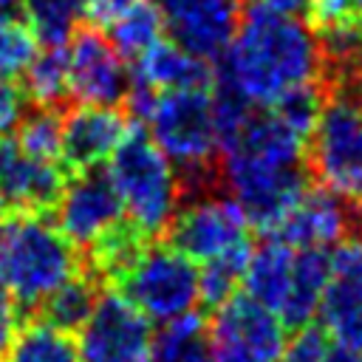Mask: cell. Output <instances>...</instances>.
I'll list each match as a JSON object with an SVG mask.
<instances>
[{
  "label": "cell",
  "instance_id": "1",
  "mask_svg": "<svg viewBox=\"0 0 362 362\" xmlns=\"http://www.w3.org/2000/svg\"><path fill=\"white\" fill-rule=\"evenodd\" d=\"M218 59L221 68L212 79L249 107H272L291 90L320 85L328 74L320 40L308 23L255 0L243 6L240 23Z\"/></svg>",
  "mask_w": 362,
  "mask_h": 362
},
{
  "label": "cell",
  "instance_id": "2",
  "mask_svg": "<svg viewBox=\"0 0 362 362\" xmlns=\"http://www.w3.org/2000/svg\"><path fill=\"white\" fill-rule=\"evenodd\" d=\"M305 139L308 136L274 107H255L221 147L226 195L240 206L249 226L274 232L308 187Z\"/></svg>",
  "mask_w": 362,
  "mask_h": 362
},
{
  "label": "cell",
  "instance_id": "3",
  "mask_svg": "<svg viewBox=\"0 0 362 362\" xmlns=\"http://www.w3.org/2000/svg\"><path fill=\"white\" fill-rule=\"evenodd\" d=\"M124 99L144 122V133L178 167L181 175L198 178L212 167L215 156L221 153V136L212 110V85L158 93L141 85H130Z\"/></svg>",
  "mask_w": 362,
  "mask_h": 362
},
{
  "label": "cell",
  "instance_id": "4",
  "mask_svg": "<svg viewBox=\"0 0 362 362\" xmlns=\"http://www.w3.org/2000/svg\"><path fill=\"white\" fill-rule=\"evenodd\" d=\"M79 272L76 246L45 215H11L0 226V288L17 305H40Z\"/></svg>",
  "mask_w": 362,
  "mask_h": 362
},
{
  "label": "cell",
  "instance_id": "5",
  "mask_svg": "<svg viewBox=\"0 0 362 362\" xmlns=\"http://www.w3.org/2000/svg\"><path fill=\"white\" fill-rule=\"evenodd\" d=\"M105 175L122 204L124 221L141 235L167 232L181 206V173L144 130H130L105 161Z\"/></svg>",
  "mask_w": 362,
  "mask_h": 362
},
{
  "label": "cell",
  "instance_id": "6",
  "mask_svg": "<svg viewBox=\"0 0 362 362\" xmlns=\"http://www.w3.org/2000/svg\"><path fill=\"white\" fill-rule=\"evenodd\" d=\"M305 170L348 206H362V102L356 93L339 88L322 96L305 139Z\"/></svg>",
  "mask_w": 362,
  "mask_h": 362
},
{
  "label": "cell",
  "instance_id": "7",
  "mask_svg": "<svg viewBox=\"0 0 362 362\" xmlns=\"http://www.w3.org/2000/svg\"><path fill=\"white\" fill-rule=\"evenodd\" d=\"M116 291L150 322H173L201 305L198 263L173 243H141V249L113 277Z\"/></svg>",
  "mask_w": 362,
  "mask_h": 362
},
{
  "label": "cell",
  "instance_id": "8",
  "mask_svg": "<svg viewBox=\"0 0 362 362\" xmlns=\"http://www.w3.org/2000/svg\"><path fill=\"white\" fill-rule=\"evenodd\" d=\"M204 331L212 362H277L288 342V325L249 294L218 303Z\"/></svg>",
  "mask_w": 362,
  "mask_h": 362
},
{
  "label": "cell",
  "instance_id": "9",
  "mask_svg": "<svg viewBox=\"0 0 362 362\" xmlns=\"http://www.w3.org/2000/svg\"><path fill=\"white\" fill-rule=\"evenodd\" d=\"M167 232L170 243L198 266L249 249V221L229 195L198 192L181 201Z\"/></svg>",
  "mask_w": 362,
  "mask_h": 362
},
{
  "label": "cell",
  "instance_id": "10",
  "mask_svg": "<svg viewBox=\"0 0 362 362\" xmlns=\"http://www.w3.org/2000/svg\"><path fill=\"white\" fill-rule=\"evenodd\" d=\"M74 342L79 362H150L153 322L113 288L96 294Z\"/></svg>",
  "mask_w": 362,
  "mask_h": 362
},
{
  "label": "cell",
  "instance_id": "11",
  "mask_svg": "<svg viewBox=\"0 0 362 362\" xmlns=\"http://www.w3.org/2000/svg\"><path fill=\"white\" fill-rule=\"evenodd\" d=\"M68 93L79 105H116L127 96L133 76L124 57L99 28H76L65 45Z\"/></svg>",
  "mask_w": 362,
  "mask_h": 362
},
{
  "label": "cell",
  "instance_id": "12",
  "mask_svg": "<svg viewBox=\"0 0 362 362\" xmlns=\"http://www.w3.org/2000/svg\"><path fill=\"white\" fill-rule=\"evenodd\" d=\"M161 17L164 34L184 51L212 62L218 59L243 11V0H150Z\"/></svg>",
  "mask_w": 362,
  "mask_h": 362
},
{
  "label": "cell",
  "instance_id": "13",
  "mask_svg": "<svg viewBox=\"0 0 362 362\" xmlns=\"http://www.w3.org/2000/svg\"><path fill=\"white\" fill-rule=\"evenodd\" d=\"M322 334L362 348V238H345L328 252V280L317 311Z\"/></svg>",
  "mask_w": 362,
  "mask_h": 362
},
{
  "label": "cell",
  "instance_id": "14",
  "mask_svg": "<svg viewBox=\"0 0 362 362\" xmlns=\"http://www.w3.org/2000/svg\"><path fill=\"white\" fill-rule=\"evenodd\" d=\"M57 226L79 249H90L119 223H124L122 204L105 173L85 170L65 181L57 204Z\"/></svg>",
  "mask_w": 362,
  "mask_h": 362
},
{
  "label": "cell",
  "instance_id": "15",
  "mask_svg": "<svg viewBox=\"0 0 362 362\" xmlns=\"http://www.w3.org/2000/svg\"><path fill=\"white\" fill-rule=\"evenodd\" d=\"M124 133L127 119L116 105H76L62 116L59 161L74 173L96 170L110 158Z\"/></svg>",
  "mask_w": 362,
  "mask_h": 362
},
{
  "label": "cell",
  "instance_id": "16",
  "mask_svg": "<svg viewBox=\"0 0 362 362\" xmlns=\"http://www.w3.org/2000/svg\"><path fill=\"white\" fill-rule=\"evenodd\" d=\"M351 226L354 218L345 201H339L322 187H305L303 195L283 215V221L274 226V238H280L291 249L331 252L339 240L351 235Z\"/></svg>",
  "mask_w": 362,
  "mask_h": 362
},
{
  "label": "cell",
  "instance_id": "17",
  "mask_svg": "<svg viewBox=\"0 0 362 362\" xmlns=\"http://www.w3.org/2000/svg\"><path fill=\"white\" fill-rule=\"evenodd\" d=\"M65 181L59 161L25 156L8 144L0 167V209L8 215H42L54 209Z\"/></svg>",
  "mask_w": 362,
  "mask_h": 362
},
{
  "label": "cell",
  "instance_id": "18",
  "mask_svg": "<svg viewBox=\"0 0 362 362\" xmlns=\"http://www.w3.org/2000/svg\"><path fill=\"white\" fill-rule=\"evenodd\" d=\"M212 68L206 59L184 51L173 40L153 42L144 54L133 59V85H141L153 93L175 90V88H206L212 85Z\"/></svg>",
  "mask_w": 362,
  "mask_h": 362
},
{
  "label": "cell",
  "instance_id": "19",
  "mask_svg": "<svg viewBox=\"0 0 362 362\" xmlns=\"http://www.w3.org/2000/svg\"><path fill=\"white\" fill-rule=\"evenodd\" d=\"M294 255L297 249H291L280 238H272L257 249H249L243 280H240L243 294H249L252 300H257L260 305H266L280 317V308L288 294L291 272H294Z\"/></svg>",
  "mask_w": 362,
  "mask_h": 362
},
{
  "label": "cell",
  "instance_id": "20",
  "mask_svg": "<svg viewBox=\"0 0 362 362\" xmlns=\"http://www.w3.org/2000/svg\"><path fill=\"white\" fill-rule=\"evenodd\" d=\"M325 280H328V252L297 249L288 294L280 308V320L288 328H305L317 317Z\"/></svg>",
  "mask_w": 362,
  "mask_h": 362
},
{
  "label": "cell",
  "instance_id": "21",
  "mask_svg": "<svg viewBox=\"0 0 362 362\" xmlns=\"http://www.w3.org/2000/svg\"><path fill=\"white\" fill-rule=\"evenodd\" d=\"M0 362H79L71 331H62L45 320L20 325L14 342Z\"/></svg>",
  "mask_w": 362,
  "mask_h": 362
},
{
  "label": "cell",
  "instance_id": "22",
  "mask_svg": "<svg viewBox=\"0 0 362 362\" xmlns=\"http://www.w3.org/2000/svg\"><path fill=\"white\" fill-rule=\"evenodd\" d=\"M23 93L37 107H57L68 96V57L65 45H42L23 71Z\"/></svg>",
  "mask_w": 362,
  "mask_h": 362
},
{
  "label": "cell",
  "instance_id": "23",
  "mask_svg": "<svg viewBox=\"0 0 362 362\" xmlns=\"http://www.w3.org/2000/svg\"><path fill=\"white\" fill-rule=\"evenodd\" d=\"M150 362H212L201 317L187 314L181 320L164 322L161 331L153 334Z\"/></svg>",
  "mask_w": 362,
  "mask_h": 362
},
{
  "label": "cell",
  "instance_id": "24",
  "mask_svg": "<svg viewBox=\"0 0 362 362\" xmlns=\"http://www.w3.org/2000/svg\"><path fill=\"white\" fill-rule=\"evenodd\" d=\"M107 40L113 42V48L124 57V59H136L139 54H144L153 42H158L164 37V25L161 17L156 11L153 3H139L130 11H124L122 17H116L107 25Z\"/></svg>",
  "mask_w": 362,
  "mask_h": 362
},
{
  "label": "cell",
  "instance_id": "25",
  "mask_svg": "<svg viewBox=\"0 0 362 362\" xmlns=\"http://www.w3.org/2000/svg\"><path fill=\"white\" fill-rule=\"evenodd\" d=\"M96 303V288L93 283L79 272L76 277H71L68 283H62L54 294H48L40 308H42V320L62 328V331H76L82 325V320L88 317V311Z\"/></svg>",
  "mask_w": 362,
  "mask_h": 362
},
{
  "label": "cell",
  "instance_id": "26",
  "mask_svg": "<svg viewBox=\"0 0 362 362\" xmlns=\"http://www.w3.org/2000/svg\"><path fill=\"white\" fill-rule=\"evenodd\" d=\"M28 23L40 45H68L79 28V0H25Z\"/></svg>",
  "mask_w": 362,
  "mask_h": 362
},
{
  "label": "cell",
  "instance_id": "27",
  "mask_svg": "<svg viewBox=\"0 0 362 362\" xmlns=\"http://www.w3.org/2000/svg\"><path fill=\"white\" fill-rule=\"evenodd\" d=\"M14 150L34 156V158H51L59 161V139H62V116L57 107H37L31 113H23V119L14 127Z\"/></svg>",
  "mask_w": 362,
  "mask_h": 362
},
{
  "label": "cell",
  "instance_id": "28",
  "mask_svg": "<svg viewBox=\"0 0 362 362\" xmlns=\"http://www.w3.org/2000/svg\"><path fill=\"white\" fill-rule=\"evenodd\" d=\"M252 249V246H249ZM249 249L243 252H232L215 260H206L198 266V286H201V303H223L226 297L238 294L240 280H243V269H246V257Z\"/></svg>",
  "mask_w": 362,
  "mask_h": 362
},
{
  "label": "cell",
  "instance_id": "29",
  "mask_svg": "<svg viewBox=\"0 0 362 362\" xmlns=\"http://www.w3.org/2000/svg\"><path fill=\"white\" fill-rule=\"evenodd\" d=\"M40 51V42L28 23L0 20V76L17 79Z\"/></svg>",
  "mask_w": 362,
  "mask_h": 362
},
{
  "label": "cell",
  "instance_id": "30",
  "mask_svg": "<svg viewBox=\"0 0 362 362\" xmlns=\"http://www.w3.org/2000/svg\"><path fill=\"white\" fill-rule=\"evenodd\" d=\"M305 23L314 34H328L337 28H351L362 23V8L356 0H308Z\"/></svg>",
  "mask_w": 362,
  "mask_h": 362
},
{
  "label": "cell",
  "instance_id": "31",
  "mask_svg": "<svg viewBox=\"0 0 362 362\" xmlns=\"http://www.w3.org/2000/svg\"><path fill=\"white\" fill-rule=\"evenodd\" d=\"M325 334L317 331V328H300V334H294L283 354L277 356V362H322V354H325Z\"/></svg>",
  "mask_w": 362,
  "mask_h": 362
},
{
  "label": "cell",
  "instance_id": "32",
  "mask_svg": "<svg viewBox=\"0 0 362 362\" xmlns=\"http://www.w3.org/2000/svg\"><path fill=\"white\" fill-rule=\"evenodd\" d=\"M25 113V93L14 85V79L0 76V139L17 127Z\"/></svg>",
  "mask_w": 362,
  "mask_h": 362
},
{
  "label": "cell",
  "instance_id": "33",
  "mask_svg": "<svg viewBox=\"0 0 362 362\" xmlns=\"http://www.w3.org/2000/svg\"><path fill=\"white\" fill-rule=\"evenodd\" d=\"M139 3L141 0H79V8H82V20H88L93 28H107L116 17H122Z\"/></svg>",
  "mask_w": 362,
  "mask_h": 362
},
{
  "label": "cell",
  "instance_id": "34",
  "mask_svg": "<svg viewBox=\"0 0 362 362\" xmlns=\"http://www.w3.org/2000/svg\"><path fill=\"white\" fill-rule=\"evenodd\" d=\"M20 331V311H17V303L0 288V359L6 356L8 345L14 342Z\"/></svg>",
  "mask_w": 362,
  "mask_h": 362
},
{
  "label": "cell",
  "instance_id": "35",
  "mask_svg": "<svg viewBox=\"0 0 362 362\" xmlns=\"http://www.w3.org/2000/svg\"><path fill=\"white\" fill-rule=\"evenodd\" d=\"M322 362H362V348H351V345H325Z\"/></svg>",
  "mask_w": 362,
  "mask_h": 362
},
{
  "label": "cell",
  "instance_id": "36",
  "mask_svg": "<svg viewBox=\"0 0 362 362\" xmlns=\"http://www.w3.org/2000/svg\"><path fill=\"white\" fill-rule=\"evenodd\" d=\"M255 3H260L272 11H277V14H291V17H297L308 6V0H255Z\"/></svg>",
  "mask_w": 362,
  "mask_h": 362
},
{
  "label": "cell",
  "instance_id": "37",
  "mask_svg": "<svg viewBox=\"0 0 362 362\" xmlns=\"http://www.w3.org/2000/svg\"><path fill=\"white\" fill-rule=\"evenodd\" d=\"M356 96H359V102H362V68H359V74H356Z\"/></svg>",
  "mask_w": 362,
  "mask_h": 362
},
{
  "label": "cell",
  "instance_id": "38",
  "mask_svg": "<svg viewBox=\"0 0 362 362\" xmlns=\"http://www.w3.org/2000/svg\"><path fill=\"white\" fill-rule=\"evenodd\" d=\"M6 153H8V144L0 139V167H3V158H6Z\"/></svg>",
  "mask_w": 362,
  "mask_h": 362
},
{
  "label": "cell",
  "instance_id": "39",
  "mask_svg": "<svg viewBox=\"0 0 362 362\" xmlns=\"http://www.w3.org/2000/svg\"><path fill=\"white\" fill-rule=\"evenodd\" d=\"M356 6H359V8H362V0H356Z\"/></svg>",
  "mask_w": 362,
  "mask_h": 362
}]
</instances>
